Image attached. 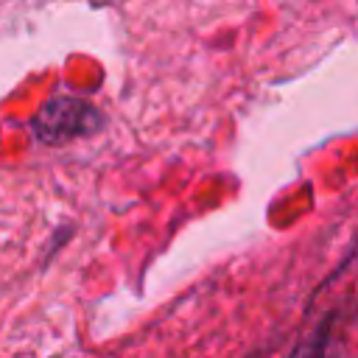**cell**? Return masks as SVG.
<instances>
[{
    "label": "cell",
    "instance_id": "obj_1",
    "mask_svg": "<svg viewBox=\"0 0 358 358\" xmlns=\"http://www.w3.org/2000/svg\"><path fill=\"white\" fill-rule=\"evenodd\" d=\"M31 126H34V134L39 143L59 145V143H67L76 137L95 134L103 126V117L92 103H87L81 98L56 95L36 112Z\"/></svg>",
    "mask_w": 358,
    "mask_h": 358
}]
</instances>
